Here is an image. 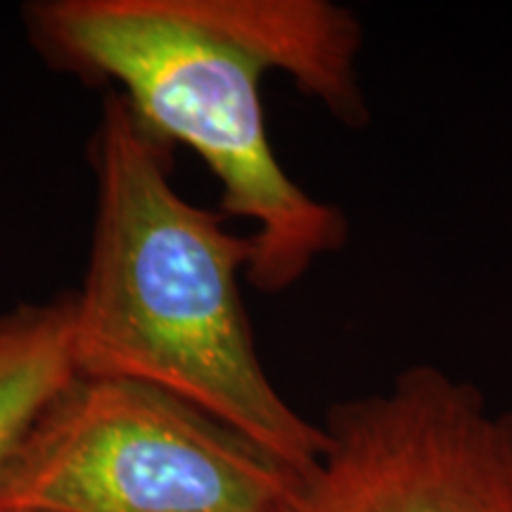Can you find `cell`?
<instances>
[{"label": "cell", "instance_id": "obj_3", "mask_svg": "<svg viewBox=\"0 0 512 512\" xmlns=\"http://www.w3.org/2000/svg\"><path fill=\"white\" fill-rule=\"evenodd\" d=\"M302 479L174 394L76 375L0 472V512H290Z\"/></svg>", "mask_w": 512, "mask_h": 512}, {"label": "cell", "instance_id": "obj_1", "mask_svg": "<svg viewBox=\"0 0 512 512\" xmlns=\"http://www.w3.org/2000/svg\"><path fill=\"white\" fill-rule=\"evenodd\" d=\"M57 67L117 83L140 124L190 147L221 185L223 216L252 223L247 283L280 294L347 245L349 221L275 155L264 79L287 74L344 126L368 124L363 27L330 0H46L27 10Z\"/></svg>", "mask_w": 512, "mask_h": 512}, {"label": "cell", "instance_id": "obj_4", "mask_svg": "<svg viewBox=\"0 0 512 512\" xmlns=\"http://www.w3.org/2000/svg\"><path fill=\"white\" fill-rule=\"evenodd\" d=\"M290 512H512V413L415 363L330 408Z\"/></svg>", "mask_w": 512, "mask_h": 512}, {"label": "cell", "instance_id": "obj_5", "mask_svg": "<svg viewBox=\"0 0 512 512\" xmlns=\"http://www.w3.org/2000/svg\"><path fill=\"white\" fill-rule=\"evenodd\" d=\"M76 375L72 297L0 316V472Z\"/></svg>", "mask_w": 512, "mask_h": 512}, {"label": "cell", "instance_id": "obj_2", "mask_svg": "<svg viewBox=\"0 0 512 512\" xmlns=\"http://www.w3.org/2000/svg\"><path fill=\"white\" fill-rule=\"evenodd\" d=\"M93 150V245L72 297L79 375L174 394L309 477L325 432L278 392L256 351L240 287L249 235L185 200L169 145L119 93L105 102Z\"/></svg>", "mask_w": 512, "mask_h": 512}]
</instances>
